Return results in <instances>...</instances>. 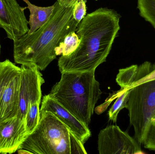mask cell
<instances>
[{
	"mask_svg": "<svg viewBox=\"0 0 155 154\" xmlns=\"http://www.w3.org/2000/svg\"><path fill=\"white\" fill-rule=\"evenodd\" d=\"M21 72L6 85L0 99V125L18 115Z\"/></svg>",
	"mask_w": 155,
	"mask_h": 154,
	"instance_id": "cell-11",
	"label": "cell"
},
{
	"mask_svg": "<svg viewBox=\"0 0 155 154\" xmlns=\"http://www.w3.org/2000/svg\"><path fill=\"white\" fill-rule=\"evenodd\" d=\"M155 68V65L146 61L140 65H133L119 70L116 81L122 89H129L134 83L148 75Z\"/></svg>",
	"mask_w": 155,
	"mask_h": 154,
	"instance_id": "cell-12",
	"label": "cell"
},
{
	"mask_svg": "<svg viewBox=\"0 0 155 154\" xmlns=\"http://www.w3.org/2000/svg\"><path fill=\"white\" fill-rule=\"evenodd\" d=\"M21 71V68L9 60L0 61V99L6 85Z\"/></svg>",
	"mask_w": 155,
	"mask_h": 154,
	"instance_id": "cell-14",
	"label": "cell"
},
{
	"mask_svg": "<svg viewBox=\"0 0 155 154\" xmlns=\"http://www.w3.org/2000/svg\"><path fill=\"white\" fill-rule=\"evenodd\" d=\"M18 152L19 154H33L31 152L27 151L25 149H20L18 150Z\"/></svg>",
	"mask_w": 155,
	"mask_h": 154,
	"instance_id": "cell-22",
	"label": "cell"
},
{
	"mask_svg": "<svg viewBox=\"0 0 155 154\" xmlns=\"http://www.w3.org/2000/svg\"><path fill=\"white\" fill-rule=\"evenodd\" d=\"M78 1L57 0L46 24L32 34L13 41L15 62L44 70L57 57L56 47L66 35L77 30L79 23L74 18L73 11Z\"/></svg>",
	"mask_w": 155,
	"mask_h": 154,
	"instance_id": "cell-2",
	"label": "cell"
},
{
	"mask_svg": "<svg viewBox=\"0 0 155 154\" xmlns=\"http://www.w3.org/2000/svg\"><path fill=\"white\" fill-rule=\"evenodd\" d=\"M155 80V68L151 72H150L148 75H147L146 76L140 79L139 80L136 81V82L134 83V84L132 85L131 88L134 86L139 85V84H141V83H144V82L150 81V80Z\"/></svg>",
	"mask_w": 155,
	"mask_h": 154,
	"instance_id": "cell-21",
	"label": "cell"
},
{
	"mask_svg": "<svg viewBox=\"0 0 155 154\" xmlns=\"http://www.w3.org/2000/svg\"><path fill=\"white\" fill-rule=\"evenodd\" d=\"M27 5L30 14L28 24L30 25L27 33L29 34L36 31L43 26L50 20L53 12L54 5L47 7H41L32 4L29 0H23Z\"/></svg>",
	"mask_w": 155,
	"mask_h": 154,
	"instance_id": "cell-13",
	"label": "cell"
},
{
	"mask_svg": "<svg viewBox=\"0 0 155 154\" xmlns=\"http://www.w3.org/2000/svg\"><path fill=\"white\" fill-rule=\"evenodd\" d=\"M45 111L53 113L75 135L83 144L91 136L88 126L79 121L71 112L48 95L43 98L40 112Z\"/></svg>",
	"mask_w": 155,
	"mask_h": 154,
	"instance_id": "cell-9",
	"label": "cell"
},
{
	"mask_svg": "<svg viewBox=\"0 0 155 154\" xmlns=\"http://www.w3.org/2000/svg\"><path fill=\"white\" fill-rule=\"evenodd\" d=\"M95 71L62 73L48 95L87 126L102 94Z\"/></svg>",
	"mask_w": 155,
	"mask_h": 154,
	"instance_id": "cell-3",
	"label": "cell"
},
{
	"mask_svg": "<svg viewBox=\"0 0 155 154\" xmlns=\"http://www.w3.org/2000/svg\"><path fill=\"white\" fill-rule=\"evenodd\" d=\"M143 144L146 149L155 151V117L151 121Z\"/></svg>",
	"mask_w": 155,
	"mask_h": 154,
	"instance_id": "cell-19",
	"label": "cell"
},
{
	"mask_svg": "<svg viewBox=\"0 0 155 154\" xmlns=\"http://www.w3.org/2000/svg\"><path fill=\"white\" fill-rule=\"evenodd\" d=\"M41 103L35 102L30 104L25 116V128L28 135L35 130L40 119V105Z\"/></svg>",
	"mask_w": 155,
	"mask_h": 154,
	"instance_id": "cell-17",
	"label": "cell"
},
{
	"mask_svg": "<svg viewBox=\"0 0 155 154\" xmlns=\"http://www.w3.org/2000/svg\"><path fill=\"white\" fill-rule=\"evenodd\" d=\"M137 8L140 15L155 29V0H138Z\"/></svg>",
	"mask_w": 155,
	"mask_h": 154,
	"instance_id": "cell-18",
	"label": "cell"
},
{
	"mask_svg": "<svg viewBox=\"0 0 155 154\" xmlns=\"http://www.w3.org/2000/svg\"><path fill=\"white\" fill-rule=\"evenodd\" d=\"M79 43L80 39L75 32L71 33L65 36L64 40L56 47L55 50L56 55H69L77 49Z\"/></svg>",
	"mask_w": 155,
	"mask_h": 154,
	"instance_id": "cell-15",
	"label": "cell"
},
{
	"mask_svg": "<svg viewBox=\"0 0 155 154\" xmlns=\"http://www.w3.org/2000/svg\"><path fill=\"white\" fill-rule=\"evenodd\" d=\"M86 3L87 0H78L74 5L73 11L74 18L78 23L86 15Z\"/></svg>",
	"mask_w": 155,
	"mask_h": 154,
	"instance_id": "cell-20",
	"label": "cell"
},
{
	"mask_svg": "<svg viewBox=\"0 0 155 154\" xmlns=\"http://www.w3.org/2000/svg\"><path fill=\"white\" fill-rule=\"evenodd\" d=\"M28 136L25 119L16 117L0 125V154L15 152Z\"/></svg>",
	"mask_w": 155,
	"mask_h": 154,
	"instance_id": "cell-10",
	"label": "cell"
},
{
	"mask_svg": "<svg viewBox=\"0 0 155 154\" xmlns=\"http://www.w3.org/2000/svg\"><path fill=\"white\" fill-rule=\"evenodd\" d=\"M120 14L99 8L85 16L76 30L80 43L76 50L58 60L61 73L95 71L106 61L120 30Z\"/></svg>",
	"mask_w": 155,
	"mask_h": 154,
	"instance_id": "cell-1",
	"label": "cell"
},
{
	"mask_svg": "<svg viewBox=\"0 0 155 154\" xmlns=\"http://www.w3.org/2000/svg\"><path fill=\"white\" fill-rule=\"evenodd\" d=\"M21 80L19 89V104L17 117L25 119L29 105L41 103V86L45 80L41 73L35 66L21 67Z\"/></svg>",
	"mask_w": 155,
	"mask_h": 154,
	"instance_id": "cell-7",
	"label": "cell"
},
{
	"mask_svg": "<svg viewBox=\"0 0 155 154\" xmlns=\"http://www.w3.org/2000/svg\"><path fill=\"white\" fill-rule=\"evenodd\" d=\"M98 151L100 154L143 153L138 142L116 125L108 126L100 131Z\"/></svg>",
	"mask_w": 155,
	"mask_h": 154,
	"instance_id": "cell-6",
	"label": "cell"
},
{
	"mask_svg": "<svg viewBox=\"0 0 155 154\" xmlns=\"http://www.w3.org/2000/svg\"><path fill=\"white\" fill-rule=\"evenodd\" d=\"M39 124L20 146L36 154H87L84 144L49 111L40 112Z\"/></svg>",
	"mask_w": 155,
	"mask_h": 154,
	"instance_id": "cell-4",
	"label": "cell"
},
{
	"mask_svg": "<svg viewBox=\"0 0 155 154\" xmlns=\"http://www.w3.org/2000/svg\"><path fill=\"white\" fill-rule=\"evenodd\" d=\"M129 91L130 89H121V90L116 95V100L108 111L109 119L114 123L117 122V116L120 111L126 107Z\"/></svg>",
	"mask_w": 155,
	"mask_h": 154,
	"instance_id": "cell-16",
	"label": "cell"
},
{
	"mask_svg": "<svg viewBox=\"0 0 155 154\" xmlns=\"http://www.w3.org/2000/svg\"><path fill=\"white\" fill-rule=\"evenodd\" d=\"M26 7H22L17 0H0V28L7 38L15 41L29 31L28 21L25 14Z\"/></svg>",
	"mask_w": 155,
	"mask_h": 154,
	"instance_id": "cell-8",
	"label": "cell"
},
{
	"mask_svg": "<svg viewBox=\"0 0 155 154\" xmlns=\"http://www.w3.org/2000/svg\"><path fill=\"white\" fill-rule=\"evenodd\" d=\"M1 45L0 44V54H1Z\"/></svg>",
	"mask_w": 155,
	"mask_h": 154,
	"instance_id": "cell-23",
	"label": "cell"
},
{
	"mask_svg": "<svg viewBox=\"0 0 155 154\" xmlns=\"http://www.w3.org/2000/svg\"><path fill=\"white\" fill-rule=\"evenodd\" d=\"M126 108L135 137L143 144L152 119L155 117V80L130 88Z\"/></svg>",
	"mask_w": 155,
	"mask_h": 154,
	"instance_id": "cell-5",
	"label": "cell"
}]
</instances>
